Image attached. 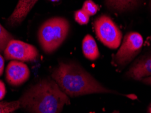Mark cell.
<instances>
[{"label":"cell","instance_id":"cell-1","mask_svg":"<svg viewBox=\"0 0 151 113\" xmlns=\"http://www.w3.org/2000/svg\"><path fill=\"white\" fill-rule=\"evenodd\" d=\"M20 108L30 113H61L70 101L53 79L39 81L19 99Z\"/></svg>","mask_w":151,"mask_h":113},{"label":"cell","instance_id":"cell-2","mask_svg":"<svg viewBox=\"0 0 151 113\" xmlns=\"http://www.w3.org/2000/svg\"><path fill=\"white\" fill-rule=\"evenodd\" d=\"M52 77L61 90L71 97L113 93L102 86L81 66L74 63H60L53 70Z\"/></svg>","mask_w":151,"mask_h":113},{"label":"cell","instance_id":"cell-3","mask_svg":"<svg viewBox=\"0 0 151 113\" xmlns=\"http://www.w3.org/2000/svg\"><path fill=\"white\" fill-rule=\"evenodd\" d=\"M70 24L64 18L55 17L42 24L38 31V40L44 52L48 54L57 50L67 37Z\"/></svg>","mask_w":151,"mask_h":113},{"label":"cell","instance_id":"cell-4","mask_svg":"<svg viewBox=\"0 0 151 113\" xmlns=\"http://www.w3.org/2000/svg\"><path fill=\"white\" fill-rule=\"evenodd\" d=\"M95 28L98 39L106 47L116 49L120 45L121 31L109 16L106 15L99 16L95 22Z\"/></svg>","mask_w":151,"mask_h":113},{"label":"cell","instance_id":"cell-5","mask_svg":"<svg viewBox=\"0 0 151 113\" xmlns=\"http://www.w3.org/2000/svg\"><path fill=\"white\" fill-rule=\"evenodd\" d=\"M142 37L138 33H129L125 35L123 43L113 60L119 66L128 64L138 54L143 45Z\"/></svg>","mask_w":151,"mask_h":113},{"label":"cell","instance_id":"cell-6","mask_svg":"<svg viewBox=\"0 0 151 113\" xmlns=\"http://www.w3.org/2000/svg\"><path fill=\"white\" fill-rule=\"evenodd\" d=\"M4 52L7 60L21 62L35 61L39 56L38 51L34 45L15 39L10 41Z\"/></svg>","mask_w":151,"mask_h":113},{"label":"cell","instance_id":"cell-7","mask_svg":"<svg viewBox=\"0 0 151 113\" xmlns=\"http://www.w3.org/2000/svg\"><path fill=\"white\" fill-rule=\"evenodd\" d=\"M6 80L13 86H19L28 80L30 71L28 66L21 61L12 60L6 68Z\"/></svg>","mask_w":151,"mask_h":113},{"label":"cell","instance_id":"cell-8","mask_svg":"<svg viewBox=\"0 0 151 113\" xmlns=\"http://www.w3.org/2000/svg\"><path fill=\"white\" fill-rule=\"evenodd\" d=\"M127 75L135 80H142L151 76V54L137 60L133 65Z\"/></svg>","mask_w":151,"mask_h":113},{"label":"cell","instance_id":"cell-9","mask_svg":"<svg viewBox=\"0 0 151 113\" xmlns=\"http://www.w3.org/2000/svg\"><path fill=\"white\" fill-rule=\"evenodd\" d=\"M37 1V0H19L14 12L8 18L9 24L15 26L21 24Z\"/></svg>","mask_w":151,"mask_h":113},{"label":"cell","instance_id":"cell-10","mask_svg":"<svg viewBox=\"0 0 151 113\" xmlns=\"http://www.w3.org/2000/svg\"><path fill=\"white\" fill-rule=\"evenodd\" d=\"M83 52L86 58L95 60L98 58L99 52L96 42L90 35H86L83 41Z\"/></svg>","mask_w":151,"mask_h":113},{"label":"cell","instance_id":"cell-11","mask_svg":"<svg viewBox=\"0 0 151 113\" xmlns=\"http://www.w3.org/2000/svg\"><path fill=\"white\" fill-rule=\"evenodd\" d=\"M139 0H106V4L110 9L118 11H125L134 8Z\"/></svg>","mask_w":151,"mask_h":113},{"label":"cell","instance_id":"cell-12","mask_svg":"<svg viewBox=\"0 0 151 113\" xmlns=\"http://www.w3.org/2000/svg\"><path fill=\"white\" fill-rule=\"evenodd\" d=\"M13 39L12 35L0 24V53L4 52L10 41Z\"/></svg>","mask_w":151,"mask_h":113},{"label":"cell","instance_id":"cell-13","mask_svg":"<svg viewBox=\"0 0 151 113\" xmlns=\"http://www.w3.org/2000/svg\"><path fill=\"white\" fill-rule=\"evenodd\" d=\"M20 108L19 101L0 102V113H13Z\"/></svg>","mask_w":151,"mask_h":113},{"label":"cell","instance_id":"cell-14","mask_svg":"<svg viewBox=\"0 0 151 113\" xmlns=\"http://www.w3.org/2000/svg\"><path fill=\"white\" fill-rule=\"evenodd\" d=\"M99 6L92 0H86L84 1L82 10L84 11L88 16H93L99 10Z\"/></svg>","mask_w":151,"mask_h":113},{"label":"cell","instance_id":"cell-15","mask_svg":"<svg viewBox=\"0 0 151 113\" xmlns=\"http://www.w3.org/2000/svg\"><path fill=\"white\" fill-rule=\"evenodd\" d=\"M74 18L75 21L78 23L81 24V25H84V24H88L89 21V16L83 10H77L74 14Z\"/></svg>","mask_w":151,"mask_h":113},{"label":"cell","instance_id":"cell-16","mask_svg":"<svg viewBox=\"0 0 151 113\" xmlns=\"http://www.w3.org/2000/svg\"><path fill=\"white\" fill-rule=\"evenodd\" d=\"M6 86L1 81H0V100L4 99V97L6 96Z\"/></svg>","mask_w":151,"mask_h":113},{"label":"cell","instance_id":"cell-17","mask_svg":"<svg viewBox=\"0 0 151 113\" xmlns=\"http://www.w3.org/2000/svg\"><path fill=\"white\" fill-rule=\"evenodd\" d=\"M4 70V58L0 54V76L3 74Z\"/></svg>","mask_w":151,"mask_h":113},{"label":"cell","instance_id":"cell-18","mask_svg":"<svg viewBox=\"0 0 151 113\" xmlns=\"http://www.w3.org/2000/svg\"><path fill=\"white\" fill-rule=\"evenodd\" d=\"M142 81L144 83L146 84V85H151V76L148 77H145V78L142 79Z\"/></svg>","mask_w":151,"mask_h":113},{"label":"cell","instance_id":"cell-19","mask_svg":"<svg viewBox=\"0 0 151 113\" xmlns=\"http://www.w3.org/2000/svg\"><path fill=\"white\" fill-rule=\"evenodd\" d=\"M149 113H151V106H150V110H149Z\"/></svg>","mask_w":151,"mask_h":113},{"label":"cell","instance_id":"cell-20","mask_svg":"<svg viewBox=\"0 0 151 113\" xmlns=\"http://www.w3.org/2000/svg\"><path fill=\"white\" fill-rule=\"evenodd\" d=\"M51 1H59V0H51Z\"/></svg>","mask_w":151,"mask_h":113},{"label":"cell","instance_id":"cell-21","mask_svg":"<svg viewBox=\"0 0 151 113\" xmlns=\"http://www.w3.org/2000/svg\"><path fill=\"white\" fill-rule=\"evenodd\" d=\"M114 113H117V112H114Z\"/></svg>","mask_w":151,"mask_h":113}]
</instances>
